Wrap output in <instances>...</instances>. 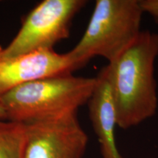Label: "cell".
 <instances>
[{
    "mask_svg": "<svg viewBox=\"0 0 158 158\" xmlns=\"http://www.w3.org/2000/svg\"><path fill=\"white\" fill-rule=\"evenodd\" d=\"M157 56L158 34L141 31L129 48L105 67L118 127H135L156 114L155 63Z\"/></svg>",
    "mask_w": 158,
    "mask_h": 158,
    "instance_id": "6da1fadb",
    "label": "cell"
},
{
    "mask_svg": "<svg viewBox=\"0 0 158 158\" xmlns=\"http://www.w3.org/2000/svg\"><path fill=\"white\" fill-rule=\"evenodd\" d=\"M97 78L71 73L27 83L0 97L7 119L27 124L78 111L88 102Z\"/></svg>",
    "mask_w": 158,
    "mask_h": 158,
    "instance_id": "7a4b0ae2",
    "label": "cell"
},
{
    "mask_svg": "<svg viewBox=\"0 0 158 158\" xmlns=\"http://www.w3.org/2000/svg\"><path fill=\"white\" fill-rule=\"evenodd\" d=\"M143 13L140 0H97L84 35L68 53L76 70L95 56L108 63L118 58L141 34Z\"/></svg>",
    "mask_w": 158,
    "mask_h": 158,
    "instance_id": "3957f363",
    "label": "cell"
},
{
    "mask_svg": "<svg viewBox=\"0 0 158 158\" xmlns=\"http://www.w3.org/2000/svg\"><path fill=\"white\" fill-rule=\"evenodd\" d=\"M85 0H45L30 12L10 43L0 50V58L9 59L54 45L70 35L75 15Z\"/></svg>",
    "mask_w": 158,
    "mask_h": 158,
    "instance_id": "277c9868",
    "label": "cell"
},
{
    "mask_svg": "<svg viewBox=\"0 0 158 158\" xmlns=\"http://www.w3.org/2000/svg\"><path fill=\"white\" fill-rule=\"evenodd\" d=\"M23 158H83L89 138L77 112L24 124Z\"/></svg>",
    "mask_w": 158,
    "mask_h": 158,
    "instance_id": "5b68a950",
    "label": "cell"
},
{
    "mask_svg": "<svg viewBox=\"0 0 158 158\" xmlns=\"http://www.w3.org/2000/svg\"><path fill=\"white\" fill-rule=\"evenodd\" d=\"M74 70V64L68 53L60 54L53 49L0 58V97L27 83L69 74Z\"/></svg>",
    "mask_w": 158,
    "mask_h": 158,
    "instance_id": "8992f818",
    "label": "cell"
},
{
    "mask_svg": "<svg viewBox=\"0 0 158 158\" xmlns=\"http://www.w3.org/2000/svg\"><path fill=\"white\" fill-rule=\"evenodd\" d=\"M95 88L88 101L89 118L100 143L102 158H122L116 147L115 105L105 67L96 77Z\"/></svg>",
    "mask_w": 158,
    "mask_h": 158,
    "instance_id": "52a82bcc",
    "label": "cell"
},
{
    "mask_svg": "<svg viewBox=\"0 0 158 158\" xmlns=\"http://www.w3.org/2000/svg\"><path fill=\"white\" fill-rule=\"evenodd\" d=\"M25 125L0 119V158H23Z\"/></svg>",
    "mask_w": 158,
    "mask_h": 158,
    "instance_id": "ba28073f",
    "label": "cell"
},
{
    "mask_svg": "<svg viewBox=\"0 0 158 158\" xmlns=\"http://www.w3.org/2000/svg\"><path fill=\"white\" fill-rule=\"evenodd\" d=\"M144 13H147L158 23V0H140Z\"/></svg>",
    "mask_w": 158,
    "mask_h": 158,
    "instance_id": "9c48e42d",
    "label": "cell"
},
{
    "mask_svg": "<svg viewBox=\"0 0 158 158\" xmlns=\"http://www.w3.org/2000/svg\"><path fill=\"white\" fill-rule=\"evenodd\" d=\"M5 118L7 119V114H6V111L3 105L0 101V119H5Z\"/></svg>",
    "mask_w": 158,
    "mask_h": 158,
    "instance_id": "30bf717a",
    "label": "cell"
},
{
    "mask_svg": "<svg viewBox=\"0 0 158 158\" xmlns=\"http://www.w3.org/2000/svg\"><path fill=\"white\" fill-rule=\"evenodd\" d=\"M1 48H1V47H0V50H1Z\"/></svg>",
    "mask_w": 158,
    "mask_h": 158,
    "instance_id": "8fae6325",
    "label": "cell"
}]
</instances>
